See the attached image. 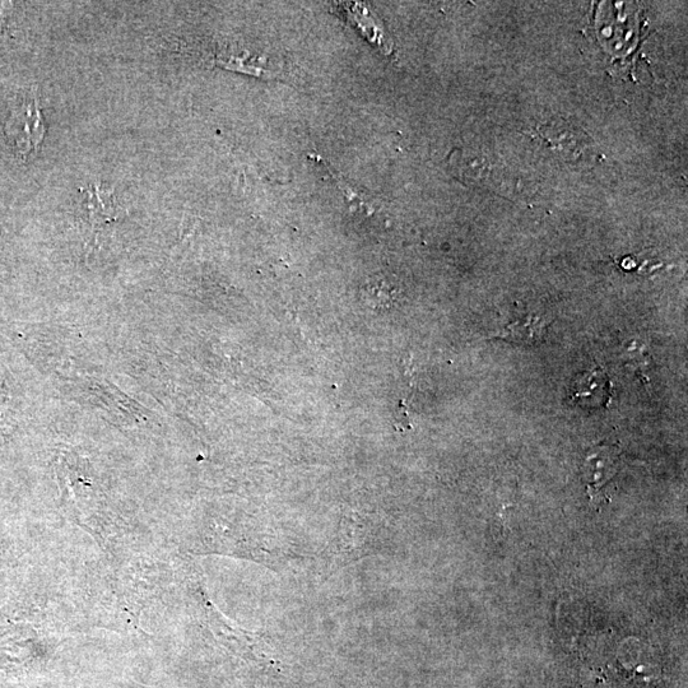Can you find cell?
I'll use <instances>...</instances> for the list:
<instances>
[{
	"label": "cell",
	"mask_w": 688,
	"mask_h": 688,
	"mask_svg": "<svg viewBox=\"0 0 688 688\" xmlns=\"http://www.w3.org/2000/svg\"><path fill=\"white\" fill-rule=\"evenodd\" d=\"M394 291L389 290L388 287H379L378 285H373L367 288L365 295V301L367 304L371 305L374 309H388L390 306L394 305V301L397 297L393 294Z\"/></svg>",
	"instance_id": "cell-5"
},
{
	"label": "cell",
	"mask_w": 688,
	"mask_h": 688,
	"mask_svg": "<svg viewBox=\"0 0 688 688\" xmlns=\"http://www.w3.org/2000/svg\"><path fill=\"white\" fill-rule=\"evenodd\" d=\"M6 417H15V397L8 385L7 375L0 366V420L4 421Z\"/></svg>",
	"instance_id": "cell-6"
},
{
	"label": "cell",
	"mask_w": 688,
	"mask_h": 688,
	"mask_svg": "<svg viewBox=\"0 0 688 688\" xmlns=\"http://www.w3.org/2000/svg\"><path fill=\"white\" fill-rule=\"evenodd\" d=\"M585 467L588 469L589 488H593L590 495L593 496L598 487H603L615 476V455L610 450L602 449L598 454L590 455Z\"/></svg>",
	"instance_id": "cell-4"
},
{
	"label": "cell",
	"mask_w": 688,
	"mask_h": 688,
	"mask_svg": "<svg viewBox=\"0 0 688 688\" xmlns=\"http://www.w3.org/2000/svg\"><path fill=\"white\" fill-rule=\"evenodd\" d=\"M85 204L88 212V220L92 225L100 226L105 223L118 221L125 215L124 208L119 206L113 192L102 189L100 185L83 189Z\"/></svg>",
	"instance_id": "cell-2"
},
{
	"label": "cell",
	"mask_w": 688,
	"mask_h": 688,
	"mask_svg": "<svg viewBox=\"0 0 688 688\" xmlns=\"http://www.w3.org/2000/svg\"><path fill=\"white\" fill-rule=\"evenodd\" d=\"M547 322L539 316L529 315L516 320L502 330L499 338L523 346H536L541 343L547 332Z\"/></svg>",
	"instance_id": "cell-3"
},
{
	"label": "cell",
	"mask_w": 688,
	"mask_h": 688,
	"mask_svg": "<svg viewBox=\"0 0 688 688\" xmlns=\"http://www.w3.org/2000/svg\"><path fill=\"white\" fill-rule=\"evenodd\" d=\"M46 127L35 91H21L12 101L6 136L17 155L26 158L36 151L45 137Z\"/></svg>",
	"instance_id": "cell-1"
}]
</instances>
